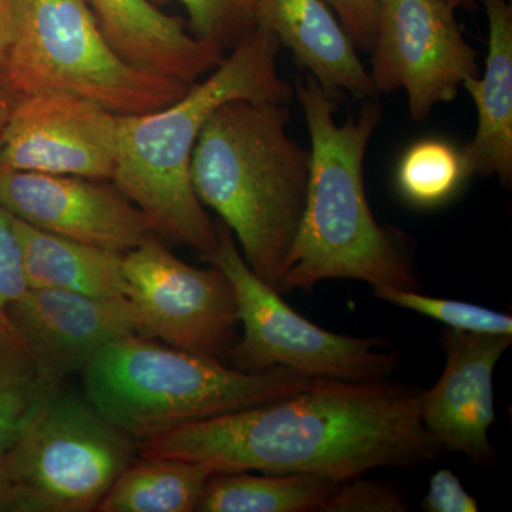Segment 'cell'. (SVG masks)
<instances>
[{"label":"cell","mask_w":512,"mask_h":512,"mask_svg":"<svg viewBox=\"0 0 512 512\" xmlns=\"http://www.w3.org/2000/svg\"><path fill=\"white\" fill-rule=\"evenodd\" d=\"M0 511H9V484L6 473V451L0 450Z\"/></svg>","instance_id":"30"},{"label":"cell","mask_w":512,"mask_h":512,"mask_svg":"<svg viewBox=\"0 0 512 512\" xmlns=\"http://www.w3.org/2000/svg\"><path fill=\"white\" fill-rule=\"evenodd\" d=\"M16 0H0V57L6 52L15 29Z\"/></svg>","instance_id":"29"},{"label":"cell","mask_w":512,"mask_h":512,"mask_svg":"<svg viewBox=\"0 0 512 512\" xmlns=\"http://www.w3.org/2000/svg\"><path fill=\"white\" fill-rule=\"evenodd\" d=\"M119 119V114L69 94L16 97L0 133V164L111 181Z\"/></svg>","instance_id":"11"},{"label":"cell","mask_w":512,"mask_h":512,"mask_svg":"<svg viewBox=\"0 0 512 512\" xmlns=\"http://www.w3.org/2000/svg\"><path fill=\"white\" fill-rule=\"evenodd\" d=\"M490 39L483 76L463 87L476 103V136L461 150L468 175L512 180V6L510 0H483Z\"/></svg>","instance_id":"17"},{"label":"cell","mask_w":512,"mask_h":512,"mask_svg":"<svg viewBox=\"0 0 512 512\" xmlns=\"http://www.w3.org/2000/svg\"><path fill=\"white\" fill-rule=\"evenodd\" d=\"M373 293L384 302L444 323L448 329L484 335H512V318L507 313L463 301L433 298L414 289L377 286Z\"/></svg>","instance_id":"23"},{"label":"cell","mask_w":512,"mask_h":512,"mask_svg":"<svg viewBox=\"0 0 512 512\" xmlns=\"http://www.w3.org/2000/svg\"><path fill=\"white\" fill-rule=\"evenodd\" d=\"M190 16L192 35L204 42L234 49L258 28V0H177Z\"/></svg>","instance_id":"24"},{"label":"cell","mask_w":512,"mask_h":512,"mask_svg":"<svg viewBox=\"0 0 512 512\" xmlns=\"http://www.w3.org/2000/svg\"><path fill=\"white\" fill-rule=\"evenodd\" d=\"M467 178L470 175L458 148L439 138H424L400 158L396 188L407 204L430 210L450 201Z\"/></svg>","instance_id":"21"},{"label":"cell","mask_w":512,"mask_h":512,"mask_svg":"<svg viewBox=\"0 0 512 512\" xmlns=\"http://www.w3.org/2000/svg\"><path fill=\"white\" fill-rule=\"evenodd\" d=\"M423 510L429 512H477L478 503L460 478L443 468L430 478L429 491L424 497Z\"/></svg>","instance_id":"28"},{"label":"cell","mask_w":512,"mask_h":512,"mask_svg":"<svg viewBox=\"0 0 512 512\" xmlns=\"http://www.w3.org/2000/svg\"><path fill=\"white\" fill-rule=\"evenodd\" d=\"M293 86L311 134V173L298 235L274 288L281 295L312 292L329 279H352L417 291L412 265L367 201L363 167L382 110L369 101L338 124V100L312 76L298 77Z\"/></svg>","instance_id":"3"},{"label":"cell","mask_w":512,"mask_h":512,"mask_svg":"<svg viewBox=\"0 0 512 512\" xmlns=\"http://www.w3.org/2000/svg\"><path fill=\"white\" fill-rule=\"evenodd\" d=\"M444 3H447L451 9L457 10L461 8H470L473 3H476L477 0H443Z\"/></svg>","instance_id":"32"},{"label":"cell","mask_w":512,"mask_h":512,"mask_svg":"<svg viewBox=\"0 0 512 512\" xmlns=\"http://www.w3.org/2000/svg\"><path fill=\"white\" fill-rule=\"evenodd\" d=\"M258 26L292 50L296 62L333 99L375 96L355 43L323 0H258Z\"/></svg>","instance_id":"16"},{"label":"cell","mask_w":512,"mask_h":512,"mask_svg":"<svg viewBox=\"0 0 512 512\" xmlns=\"http://www.w3.org/2000/svg\"><path fill=\"white\" fill-rule=\"evenodd\" d=\"M0 83L16 97L69 94L119 116L163 109L190 84L136 69L107 43L86 0H16Z\"/></svg>","instance_id":"6"},{"label":"cell","mask_w":512,"mask_h":512,"mask_svg":"<svg viewBox=\"0 0 512 512\" xmlns=\"http://www.w3.org/2000/svg\"><path fill=\"white\" fill-rule=\"evenodd\" d=\"M10 104V94L6 92L5 87L0 83V133H2L3 124H5L6 117H8Z\"/></svg>","instance_id":"31"},{"label":"cell","mask_w":512,"mask_h":512,"mask_svg":"<svg viewBox=\"0 0 512 512\" xmlns=\"http://www.w3.org/2000/svg\"><path fill=\"white\" fill-rule=\"evenodd\" d=\"M338 485L339 481L313 474L214 473L205 483L195 511H322Z\"/></svg>","instance_id":"19"},{"label":"cell","mask_w":512,"mask_h":512,"mask_svg":"<svg viewBox=\"0 0 512 512\" xmlns=\"http://www.w3.org/2000/svg\"><path fill=\"white\" fill-rule=\"evenodd\" d=\"M285 104L231 100L202 126L191 183L204 207L238 239L249 268L275 286L291 251L308 195L311 150L288 131Z\"/></svg>","instance_id":"4"},{"label":"cell","mask_w":512,"mask_h":512,"mask_svg":"<svg viewBox=\"0 0 512 512\" xmlns=\"http://www.w3.org/2000/svg\"><path fill=\"white\" fill-rule=\"evenodd\" d=\"M335 13L357 49L372 50L379 0H323Z\"/></svg>","instance_id":"27"},{"label":"cell","mask_w":512,"mask_h":512,"mask_svg":"<svg viewBox=\"0 0 512 512\" xmlns=\"http://www.w3.org/2000/svg\"><path fill=\"white\" fill-rule=\"evenodd\" d=\"M443 0H379L370 79L377 93L404 90L421 121L480 76L477 53Z\"/></svg>","instance_id":"10"},{"label":"cell","mask_w":512,"mask_h":512,"mask_svg":"<svg viewBox=\"0 0 512 512\" xmlns=\"http://www.w3.org/2000/svg\"><path fill=\"white\" fill-rule=\"evenodd\" d=\"M111 485L100 512H191L197 510L210 467L177 457L141 456Z\"/></svg>","instance_id":"20"},{"label":"cell","mask_w":512,"mask_h":512,"mask_svg":"<svg viewBox=\"0 0 512 512\" xmlns=\"http://www.w3.org/2000/svg\"><path fill=\"white\" fill-rule=\"evenodd\" d=\"M123 269L141 335L227 363L238 340V308L218 266L187 264L154 237L124 255Z\"/></svg>","instance_id":"9"},{"label":"cell","mask_w":512,"mask_h":512,"mask_svg":"<svg viewBox=\"0 0 512 512\" xmlns=\"http://www.w3.org/2000/svg\"><path fill=\"white\" fill-rule=\"evenodd\" d=\"M443 342L446 366L439 382L424 390L421 420L443 450L485 463L494 456L488 433L495 420V366L512 336L447 329Z\"/></svg>","instance_id":"14"},{"label":"cell","mask_w":512,"mask_h":512,"mask_svg":"<svg viewBox=\"0 0 512 512\" xmlns=\"http://www.w3.org/2000/svg\"><path fill=\"white\" fill-rule=\"evenodd\" d=\"M13 225L29 288L127 298L126 254L52 234L15 217Z\"/></svg>","instance_id":"18"},{"label":"cell","mask_w":512,"mask_h":512,"mask_svg":"<svg viewBox=\"0 0 512 512\" xmlns=\"http://www.w3.org/2000/svg\"><path fill=\"white\" fill-rule=\"evenodd\" d=\"M134 450L87 400L52 386L6 451L9 511H96Z\"/></svg>","instance_id":"7"},{"label":"cell","mask_w":512,"mask_h":512,"mask_svg":"<svg viewBox=\"0 0 512 512\" xmlns=\"http://www.w3.org/2000/svg\"><path fill=\"white\" fill-rule=\"evenodd\" d=\"M50 387L12 323L0 320V450L15 443Z\"/></svg>","instance_id":"22"},{"label":"cell","mask_w":512,"mask_h":512,"mask_svg":"<svg viewBox=\"0 0 512 512\" xmlns=\"http://www.w3.org/2000/svg\"><path fill=\"white\" fill-rule=\"evenodd\" d=\"M87 402L134 440L292 396L311 377L247 373L140 333L111 340L84 367Z\"/></svg>","instance_id":"5"},{"label":"cell","mask_w":512,"mask_h":512,"mask_svg":"<svg viewBox=\"0 0 512 512\" xmlns=\"http://www.w3.org/2000/svg\"><path fill=\"white\" fill-rule=\"evenodd\" d=\"M218 266L237 299L238 338L227 363L247 373L284 367L311 379H389L400 355L386 339L356 338L322 329L303 318L274 286L249 268L225 224L217 225V247L202 256Z\"/></svg>","instance_id":"8"},{"label":"cell","mask_w":512,"mask_h":512,"mask_svg":"<svg viewBox=\"0 0 512 512\" xmlns=\"http://www.w3.org/2000/svg\"><path fill=\"white\" fill-rule=\"evenodd\" d=\"M6 316L52 386L83 372L111 340L140 333L136 311L126 296L29 288L9 306Z\"/></svg>","instance_id":"13"},{"label":"cell","mask_w":512,"mask_h":512,"mask_svg":"<svg viewBox=\"0 0 512 512\" xmlns=\"http://www.w3.org/2000/svg\"><path fill=\"white\" fill-rule=\"evenodd\" d=\"M28 289L13 217L0 205V320L8 318L9 306Z\"/></svg>","instance_id":"26"},{"label":"cell","mask_w":512,"mask_h":512,"mask_svg":"<svg viewBox=\"0 0 512 512\" xmlns=\"http://www.w3.org/2000/svg\"><path fill=\"white\" fill-rule=\"evenodd\" d=\"M0 205L32 227L120 254L157 237L146 214L109 180L0 164Z\"/></svg>","instance_id":"12"},{"label":"cell","mask_w":512,"mask_h":512,"mask_svg":"<svg viewBox=\"0 0 512 512\" xmlns=\"http://www.w3.org/2000/svg\"><path fill=\"white\" fill-rule=\"evenodd\" d=\"M423 393L387 379H315L292 396L148 437L141 456L339 483L373 468L421 466L443 451L421 420Z\"/></svg>","instance_id":"1"},{"label":"cell","mask_w":512,"mask_h":512,"mask_svg":"<svg viewBox=\"0 0 512 512\" xmlns=\"http://www.w3.org/2000/svg\"><path fill=\"white\" fill-rule=\"evenodd\" d=\"M111 49L130 66L194 84L224 60V50L185 32L184 22L148 0H86Z\"/></svg>","instance_id":"15"},{"label":"cell","mask_w":512,"mask_h":512,"mask_svg":"<svg viewBox=\"0 0 512 512\" xmlns=\"http://www.w3.org/2000/svg\"><path fill=\"white\" fill-rule=\"evenodd\" d=\"M281 49L278 37L258 26L207 80L192 84L174 103L120 116L111 183L146 214L158 238L197 249L201 256L217 247V225L192 188V150L202 126L227 101L291 106L295 86L279 74Z\"/></svg>","instance_id":"2"},{"label":"cell","mask_w":512,"mask_h":512,"mask_svg":"<svg viewBox=\"0 0 512 512\" xmlns=\"http://www.w3.org/2000/svg\"><path fill=\"white\" fill-rule=\"evenodd\" d=\"M409 507L406 495L393 484L355 477L339 483L322 512H404Z\"/></svg>","instance_id":"25"}]
</instances>
